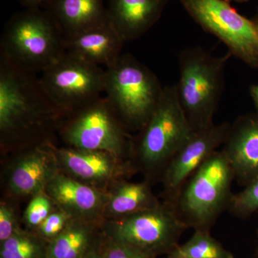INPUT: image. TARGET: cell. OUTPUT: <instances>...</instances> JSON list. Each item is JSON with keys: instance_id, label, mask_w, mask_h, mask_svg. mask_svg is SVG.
Returning a JSON list of instances; mask_svg holds the SVG:
<instances>
[{"instance_id": "44dd1931", "label": "cell", "mask_w": 258, "mask_h": 258, "mask_svg": "<svg viewBox=\"0 0 258 258\" xmlns=\"http://www.w3.org/2000/svg\"><path fill=\"white\" fill-rule=\"evenodd\" d=\"M167 258H235L210 234V230H195L191 238L179 244L167 254Z\"/></svg>"}, {"instance_id": "ac0fdd59", "label": "cell", "mask_w": 258, "mask_h": 258, "mask_svg": "<svg viewBox=\"0 0 258 258\" xmlns=\"http://www.w3.org/2000/svg\"><path fill=\"white\" fill-rule=\"evenodd\" d=\"M45 10L66 40L108 19L103 0H52Z\"/></svg>"}, {"instance_id": "ffe728a7", "label": "cell", "mask_w": 258, "mask_h": 258, "mask_svg": "<svg viewBox=\"0 0 258 258\" xmlns=\"http://www.w3.org/2000/svg\"><path fill=\"white\" fill-rule=\"evenodd\" d=\"M97 222L72 219L63 232L52 240L45 258H81L91 238V227Z\"/></svg>"}, {"instance_id": "83f0119b", "label": "cell", "mask_w": 258, "mask_h": 258, "mask_svg": "<svg viewBox=\"0 0 258 258\" xmlns=\"http://www.w3.org/2000/svg\"><path fill=\"white\" fill-rule=\"evenodd\" d=\"M26 9H38L46 8L52 0H20Z\"/></svg>"}, {"instance_id": "5b68a950", "label": "cell", "mask_w": 258, "mask_h": 258, "mask_svg": "<svg viewBox=\"0 0 258 258\" xmlns=\"http://www.w3.org/2000/svg\"><path fill=\"white\" fill-rule=\"evenodd\" d=\"M164 88L155 74L130 54L106 69L105 96L125 128L140 131L155 111Z\"/></svg>"}, {"instance_id": "d6986e66", "label": "cell", "mask_w": 258, "mask_h": 258, "mask_svg": "<svg viewBox=\"0 0 258 258\" xmlns=\"http://www.w3.org/2000/svg\"><path fill=\"white\" fill-rule=\"evenodd\" d=\"M153 193L149 181L142 182L118 181L103 213V220H117L154 208L161 205Z\"/></svg>"}, {"instance_id": "7c38bea8", "label": "cell", "mask_w": 258, "mask_h": 258, "mask_svg": "<svg viewBox=\"0 0 258 258\" xmlns=\"http://www.w3.org/2000/svg\"><path fill=\"white\" fill-rule=\"evenodd\" d=\"M60 171L55 147L50 144L24 148L10 166L8 186L18 197H34L43 192Z\"/></svg>"}, {"instance_id": "4fadbf2b", "label": "cell", "mask_w": 258, "mask_h": 258, "mask_svg": "<svg viewBox=\"0 0 258 258\" xmlns=\"http://www.w3.org/2000/svg\"><path fill=\"white\" fill-rule=\"evenodd\" d=\"M55 206L73 219L98 222L103 213L109 193L81 182L59 171L45 190Z\"/></svg>"}, {"instance_id": "f546056e", "label": "cell", "mask_w": 258, "mask_h": 258, "mask_svg": "<svg viewBox=\"0 0 258 258\" xmlns=\"http://www.w3.org/2000/svg\"><path fill=\"white\" fill-rule=\"evenodd\" d=\"M83 258H103V256H99L95 253V252H91L86 254V255H85Z\"/></svg>"}, {"instance_id": "484cf974", "label": "cell", "mask_w": 258, "mask_h": 258, "mask_svg": "<svg viewBox=\"0 0 258 258\" xmlns=\"http://www.w3.org/2000/svg\"><path fill=\"white\" fill-rule=\"evenodd\" d=\"M19 230L18 217L9 203L0 204V241L8 240Z\"/></svg>"}, {"instance_id": "30bf717a", "label": "cell", "mask_w": 258, "mask_h": 258, "mask_svg": "<svg viewBox=\"0 0 258 258\" xmlns=\"http://www.w3.org/2000/svg\"><path fill=\"white\" fill-rule=\"evenodd\" d=\"M113 240L154 257L168 254L179 245L187 227L171 207L161 203L156 208L108 222Z\"/></svg>"}, {"instance_id": "5bb4252c", "label": "cell", "mask_w": 258, "mask_h": 258, "mask_svg": "<svg viewBox=\"0 0 258 258\" xmlns=\"http://www.w3.org/2000/svg\"><path fill=\"white\" fill-rule=\"evenodd\" d=\"M55 149L61 171L100 189L129 172L121 159L108 153L69 147Z\"/></svg>"}, {"instance_id": "6da1fadb", "label": "cell", "mask_w": 258, "mask_h": 258, "mask_svg": "<svg viewBox=\"0 0 258 258\" xmlns=\"http://www.w3.org/2000/svg\"><path fill=\"white\" fill-rule=\"evenodd\" d=\"M68 118L44 89L40 78L0 54V133L3 147L24 149L47 143Z\"/></svg>"}, {"instance_id": "d4e9b609", "label": "cell", "mask_w": 258, "mask_h": 258, "mask_svg": "<svg viewBox=\"0 0 258 258\" xmlns=\"http://www.w3.org/2000/svg\"><path fill=\"white\" fill-rule=\"evenodd\" d=\"M72 219L66 212L56 207L55 210L37 229L42 237L53 240L63 232Z\"/></svg>"}, {"instance_id": "7402d4cb", "label": "cell", "mask_w": 258, "mask_h": 258, "mask_svg": "<svg viewBox=\"0 0 258 258\" xmlns=\"http://www.w3.org/2000/svg\"><path fill=\"white\" fill-rule=\"evenodd\" d=\"M42 247L34 237L20 230L2 242L1 258H38Z\"/></svg>"}, {"instance_id": "cb8c5ba5", "label": "cell", "mask_w": 258, "mask_h": 258, "mask_svg": "<svg viewBox=\"0 0 258 258\" xmlns=\"http://www.w3.org/2000/svg\"><path fill=\"white\" fill-rule=\"evenodd\" d=\"M56 207L45 191L32 197L25 213L24 220L30 228L37 229L52 213Z\"/></svg>"}, {"instance_id": "8992f818", "label": "cell", "mask_w": 258, "mask_h": 258, "mask_svg": "<svg viewBox=\"0 0 258 258\" xmlns=\"http://www.w3.org/2000/svg\"><path fill=\"white\" fill-rule=\"evenodd\" d=\"M136 156L149 179L162 177L166 166L191 130L180 106L175 85L164 88L155 111L139 131Z\"/></svg>"}, {"instance_id": "3957f363", "label": "cell", "mask_w": 258, "mask_h": 258, "mask_svg": "<svg viewBox=\"0 0 258 258\" xmlns=\"http://www.w3.org/2000/svg\"><path fill=\"white\" fill-rule=\"evenodd\" d=\"M66 52V38L46 10L20 12L5 26L0 54L25 71L42 73Z\"/></svg>"}, {"instance_id": "1f68e13d", "label": "cell", "mask_w": 258, "mask_h": 258, "mask_svg": "<svg viewBox=\"0 0 258 258\" xmlns=\"http://www.w3.org/2000/svg\"><path fill=\"white\" fill-rule=\"evenodd\" d=\"M229 1H234L238 3H246V2H248L249 0H229Z\"/></svg>"}, {"instance_id": "4316f807", "label": "cell", "mask_w": 258, "mask_h": 258, "mask_svg": "<svg viewBox=\"0 0 258 258\" xmlns=\"http://www.w3.org/2000/svg\"><path fill=\"white\" fill-rule=\"evenodd\" d=\"M103 256V258H154L138 249L115 242L114 240L108 247Z\"/></svg>"}, {"instance_id": "9a60e30c", "label": "cell", "mask_w": 258, "mask_h": 258, "mask_svg": "<svg viewBox=\"0 0 258 258\" xmlns=\"http://www.w3.org/2000/svg\"><path fill=\"white\" fill-rule=\"evenodd\" d=\"M235 179L246 186L258 176V114L241 115L230 125L222 149Z\"/></svg>"}, {"instance_id": "277c9868", "label": "cell", "mask_w": 258, "mask_h": 258, "mask_svg": "<svg viewBox=\"0 0 258 258\" xmlns=\"http://www.w3.org/2000/svg\"><path fill=\"white\" fill-rule=\"evenodd\" d=\"M234 179L225 154L216 151L194 173L169 207L187 228L210 230L222 212L228 210Z\"/></svg>"}, {"instance_id": "603a6c76", "label": "cell", "mask_w": 258, "mask_h": 258, "mask_svg": "<svg viewBox=\"0 0 258 258\" xmlns=\"http://www.w3.org/2000/svg\"><path fill=\"white\" fill-rule=\"evenodd\" d=\"M228 210L235 216L246 218L258 210V176L240 192L232 195Z\"/></svg>"}, {"instance_id": "52a82bcc", "label": "cell", "mask_w": 258, "mask_h": 258, "mask_svg": "<svg viewBox=\"0 0 258 258\" xmlns=\"http://www.w3.org/2000/svg\"><path fill=\"white\" fill-rule=\"evenodd\" d=\"M40 80L51 100L69 117L103 96L106 69L66 51L42 71Z\"/></svg>"}, {"instance_id": "2e32d148", "label": "cell", "mask_w": 258, "mask_h": 258, "mask_svg": "<svg viewBox=\"0 0 258 258\" xmlns=\"http://www.w3.org/2000/svg\"><path fill=\"white\" fill-rule=\"evenodd\" d=\"M66 40V51L69 54L106 69L119 59L125 42L108 18Z\"/></svg>"}, {"instance_id": "9c48e42d", "label": "cell", "mask_w": 258, "mask_h": 258, "mask_svg": "<svg viewBox=\"0 0 258 258\" xmlns=\"http://www.w3.org/2000/svg\"><path fill=\"white\" fill-rule=\"evenodd\" d=\"M60 134L68 147L108 153L121 159L130 148L124 125L103 96L70 115Z\"/></svg>"}, {"instance_id": "8fae6325", "label": "cell", "mask_w": 258, "mask_h": 258, "mask_svg": "<svg viewBox=\"0 0 258 258\" xmlns=\"http://www.w3.org/2000/svg\"><path fill=\"white\" fill-rule=\"evenodd\" d=\"M229 123L211 125L191 132L166 166L161 177L164 203L171 206L186 181L211 154L225 143Z\"/></svg>"}, {"instance_id": "ba28073f", "label": "cell", "mask_w": 258, "mask_h": 258, "mask_svg": "<svg viewBox=\"0 0 258 258\" xmlns=\"http://www.w3.org/2000/svg\"><path fill=\"white\" fill-rule=\"evenodd\" d=\"M183 8L205 31L217 37L235 56L258 69V26L240 14L229 0H181Z\"/></svg>"}, {"instance_id": "f1b7e54d", "label": "cell", "mask_w": 258, "mask_h": 258, "mask_svg": "<svg viewBox=\"0 0 258 258\" xmlns=\"http://www.w3.org/2000/svg\"><path fill=\"white\" fill-rule=\"evenodd\" d=\"M249 93L253 100L254 106L256 108V113L258 114V84L252 85L249 88Z\"/></svg>"}, {"instance_id": "4dcf8cb0", "label": "cell", "mask_w": 258, "mask_h": 258, "mask_svg": "<svg viewBox=\"0 0 258 258\" xmlns=\"http://www.w3.org/2000/svg\"><path fill=\"white\" fill-rule=\"evenodd\" d=\"M252 20H253V21L254 22V23L257 24V25L258 26V9H257V13H256L255 16L254 17V18L252 19Z\"/></svg>"}, {"instance_id": "7a4b0ae2", "label": "cell", "mask_w": 258, "mask_h": 258, "mask_svg": "<svg viewBox=\"0 0 258 258\" xmlns=\"http://www.w3.org/2000/svg\"><path fill=\"white\" fill-rule=\"evenodd\" d=\"M230 55L229 52L215 56L201 47L180 52L176 93L191 132L214 123V115L223 92L225 64Z\"/></svg>"}, {"instance_id": "e0dca14e", "label": "cell", "mask_w": 258, "mask_h": 258, "mask_svg": "<svg viewBox=\"0 0 258 258\" xmlns=\"http://www.w3.org/2000/svg\"><path fill=\"white\" fill-rule=\"evenodd\" d=\"M167 0H109L108 18L125 42L137 40L159 21Z\"/></svg>"}]
</instances>
